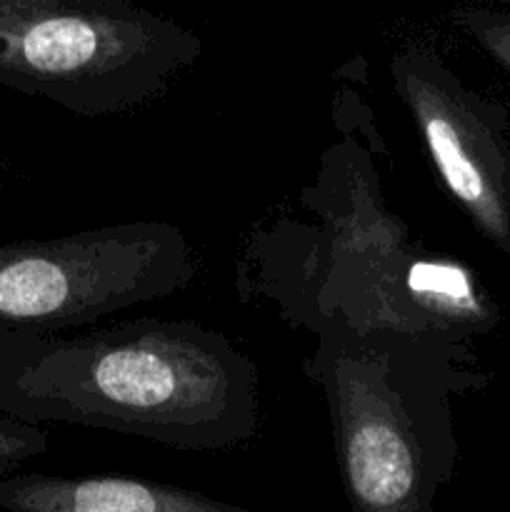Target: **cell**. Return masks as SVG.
<instances>
[{"label":"cell","mask_w":510,"mask_h":512,"mask_svg":"<svg viewBox=\"0 0 510 512\" xmlns=\"http://www.w3.org/2000/svg\"><path fill=\"white\" fill-rule=\"evenodd\" d=\"M453 23L488 50L503 68L510 70V18L485 10H458Z\"/></svg>","instance_id":"obj_9"},{"label":"cell","mask_w":510,"mask_h":512,"mask_svg":"<svg viewBox=\"0 0 510 512\" xmlns=\"http://www.w3.org/2000/svg\"><path fill=\"white\" fill-rule=\"evenodd\" d=\"M390 80L445 188L490 243L510 248V158L493 110L428 45L400 48L390 58Z\"/></svg>","instance_id":"obj_6"},{"label":"cell","mask_w":510,"mask_h":512,"mask_svg":"<svg viewBox=\"0 0 510 512\" xmlns=\"http://www.w3.org/2000/svg\"><path fill=\"white\" fill-rule=\"evenodd\" d=\"M3 170H5V165H3V160H0V178H3Z\"/></svg>","instance_id":"obj_10"},{"label":"cell","mask_w":510,"mask_h":512,"mask_svg":"<svg viewBox=\"0 0 510 512\" xmlns=\"http://www.w3.org/2000/svg\"><path fill=\"white\" fill-rule=\"evenodd\" d=\"M345 135L300 190V215H278L250 238L243 293L270 300L310 333L325 323L358 330L445 335L455 265L425 253L388 208L368 148ZM450 338V335H448Z\"/></svg>","instance_id":"obj_2"},{"label":"cell","mask_w":510,"mask_h":512,"mask_svg":"<svg viewBox=\"0 0 510 512\" xmlns=\"http://www.w3.org/2000/svg\"><path fill=\"white\" fill-rule=\"evenodd\" d=\"M305 375L320 390L350 512H435L455 463L450 395L468 375L448 335L325 323Z\"/></svg>","instance_id":"obj_3"},{"label":"cell","mask_w":510,"mask_h":512,"mask_svg":"<svg viewBox=\"0 0 510 512\" xmlns=\"http://www.w3.org/2000/svg\"><path fill=\"white\" fill-rule=\"evenodd\" d=\"M198 278L183 230L130 220L48 240L0 245V345L75 333Z\"/></svg>","instance_id":"obj_5"},{"label":"cell","mask_w":510,"mask_h":512,"mask_svg":"<svg viewBox=\"0 0 510 512\" xmlns=\"http://www.w3.org/2000/svg\"><path fill=\"white\" fill-rule=\"evenodd\" d=\"M3 512H255L198 490L128 475L13 473L0 478Z\"/></svg>","instance_id":"obj_7"},{"label":"cell","mask_w":510,"mask_h":512,"mask_svg":"<svg viewBox=\"0 0 510 512\" xmlns=\"http://www.w3.org/2000/svg\"><path fill=\"white\" fill-rule=\"evenodd\" d=\"M0 413L215 453L260 435V373L218 330L138 318L0 345Z\"/></svg>","instance_id":"obj_1"},{"label":"cell","mask_w":510,"mask_h":512,"mask_svg":"<svg viewBox=\"0 0 510 512\" xmlns=\"http://www.w3.org/2000/svg\"><path fill=\"white\" fill-rule=\"evenodd\" d=\"M203 40L128 0H0V85L80 118L158 100Z\"/></svg>","instance_id":"obj_4"},{"label":"cell","mask_w":510,"mask_h":512,"mask_svg":"<svg viewBox=\"0 0 510 512\" xmlns=\"http://www.w3.org/2000/svg\"><path fill=\"white\" fill-rule=\"evenodd\" d=\"M48 448L50 438L45 428L0 413V478L18 473L28 460L48 453Z\"/></svg>","instance_id":"obj_8"}]
</instances>
